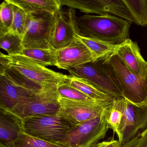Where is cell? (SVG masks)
<instances>
[{
	"label": "cell",
	"instance_id": "cell-26",
	"mask_svg": "<svg viewBox=\"0 0 147 147\" xmlns=\"http://www.w3.org/2000/svg\"><path fill=\"white\" fill-rule=\"evenodd\" d=\"M57 91L59 97L75 101L95 102L94 100L77 89L69 86L67 82L57 86Z\"/></svg>",
	"mask_w": 147,
	"mask_h": 147
},
{
	"label": "cell",
	"instance_id": "cell-31",
	"mask_svg": "<svg viewBox=\"0 0 147 147\" xmlns=\"http://www.w3.org/2000/svg\"><path fill=\"white\" fill-rule=\"evenodd\" d=\"M142 136V139L138 147H147V131L143 132Z\"/></svg>",
	"mask_w": 147,
	"mask_h": 147
},
{
	"label": "cell",
	"instance_id": "cell-12",
	"mask_svg": "<svg viewBox=\"0 0 147 147\" xmlns=\"http://www.w3.org/2000/svg\"><path fill=\"white\" fill-rule=\"evenodd\" d=\"M56 51V67L61 69L67 70L98 61L96 56L77 38L68 46Z\"/></svg>",
	"mask_w": 147,
	"mask_h": 147
},
{
	"label": "cell",
	"instance_id": "cell-1",
	"mask_svg": "<svg viewBox=\"0 0 147 147\" xmlns=\"http://www.w3.org/2000/svg\"><path fill=\"white\" fill-rule=\"evenodd\" d=\"M131 23L109 14H86L76 19L77 35L118 45L129 38Z\"/></svg>",
	"mask_w": 147,
	"mask_h": 147
},
{
	"label": "cell",
	"instance_id": "cell-17",
	"mask_svg": "<svg viewBox=\"0 0 147 147\" xmlns=\"http://www.w3.org/2000/svg\"><path fill=\"white\" fill-rule=\"evenodd\" d=\"M67 83L72 87L80 91L94 100L111 101L114 98L98 89L86 80L68 75Z\"/></svg>",
	"mask_w": 147,
	"mask_h": 147
},
{
	"label": "cell",
	"instance_id": "cell-28",
	"mask_svg": "<svg viewBox=\"0 0 147 147\" xmlns=\"http://www.w3.org/2000/svg\"><path fill=\"white\" fill-rule=\"evenodd\" d=\"M11 62L10 56L1 52L0 54V75H3L6 70L10 67Z\"/></svg>",
	"mask_w": 147,
	"mask_h": 147
},
{
	"label": "cell",
	"instance_id": "cell-19",
	"mask_svg": "<svg viewBox=\"0 0 147 147\" xmlns=\"http://www.w3.org/2000/svg\"><path fill=\"white\" fill-rule=\"evenodd\" d=\"M20 55L30 58L43 67L56 66L57 51L52 49H24Z\"/></svg>",
	"mask_w": 147,
	"mask_h": 147
},
{
	"label": "cell",
	"instance_id": "cell-5",
	"mask_svg": "<svg viewBox=\"0 0 147 147\" xmlns=\"http://www.w3.org/2000/svg\"><path fill=\"white\" fill-rule=\"evenodd\" d=\"M116 76L124 98L135 104L147 103V82L132 73L116 54L103 61Z\"/></svg>",
	"mask_w": 147,
	"mask_h": 147
},
{
	"label": "cell",
	"instance_id": "cell-29",
	"mask_svg": "<svg viewBox=\"0 0 147 147\" xmlns=\"http://www.w3.org/2000/svg\"><path fill=\"white\" fill-rule=\"evenodd\" d=\"M122 144L118 140L113 138L109 141L100 142L92 147H121Z\"/></svg>",
	"mask_w": 147,
	"mask_h": 147
},
{
	"label": "cell",
	"instance_id": "cell-13",
	"mask_svg": "<svg viewBox=\"0 0 147 147\" xmlns=\"http://www.w3.org/2000/svg\"><path fill=\"white\" fill-rule=\"evenodd\" d=\"M116 54L132 73L147 82V62L136 42L128 38L119 45Z\"/></svg>",
	"mask_w": 147,
	"mask_h": 147
},
{
	"label": "cell",
	"instance_id": "cell-2",
	"mask_svg": "<svg viewBox=\"0 0 147 147\" xmlns=\"http://www.w3.org/2000/svg\"><path fill=\"white\" fill-rule=\"evenodd\" d=\"M55 23V14L46 11L27 13L23 38L24 49H51Z\"/></svg>",
	"mask_w": 147,
	"mask_h": 147
},
{
	"label": "cell",
	"instance_id": "cell-16",
	"mask_svg": "<svg viewBox=\"0 0 147 147\" xmlns=\"http://www.w3.org/2000/svg\"><path fill=\"white\" fill-rule=\"evenodd\" d=\"M26 13L46 11L55 14L61 9L60 0H9Z\"/></svg>",
	"mask_w": 147,
	"mask_h": 147
},
{
	"label": "cell",
	"instance_id": "cell-22",
	"mask_svg": "<svg viewBox=\"0 0 147 147\" xmlns=\"http://www.w3.org/2000/svg\"><path fill=\"white\" fill-rule=\"evenodd\" d=\"M3 75H5L17 85L35 93H38L42 92L46 87L49 86H42L36 82H34L33 81L24 76L18 70L11 67H10L8 68Z\"/></svg>",
	"mask_w": 147,
	"mask_h": 147
},
{
	"label": "cell",
	"instance_id": "cell-18",
	"mask_svg": "<svg viewBox=\"0 0 147 147\" xmlns=\"http://www.w3.org/2000/svg\"><path fill=\"white\" fill-rule=\"evenodd\" d=\"M83 42L96 56L98 61H105L116 54L118 45H114L95 39L82 37L78 35L75 37Z\"/></svg>",
	"mask_w": 147,
	"mask_h": 147
},
{
	"label": "cell",
	"instance_id": "cell-30",
	"mask_svg": "<svg viewBox=\"0 0 147 147\" xmlns=\"http://www.w3.org/2000/svg\"><path fill=\"white\" fill-rule=\"evenodd\" d=\"M142 137L141 135L138 136L130 142L123 144L121 147H138Z\"/></svg>",
	"mask_w": 147,
	"mask_h": 147
},
{
	"label": "cell",
	"instance_id": "cell-32",
	"mask_svg": "<svg viewBox=\"0 0 147 147\" xmlns=\"http://www.w3.org/2000/svg\"><path fill=\"white\" fill-rule=\"evenodd\" d=\"M0 147H10L7 146V145L6 144H3L0 143Z\"/></svg>",
	"mask_w": 147,
	"mask_h": 147
},
{
	"label": "cell",
	"instance_id": "cell-9",
	"mask_svg": "<svg viewBox=\"0 0 147 147\" xmlns=\"http://www.w3.org/2000/svg\"><path fill=\"white\" fill-rule=\"evenodd\" d=\"M113 100L86 102L59 97L61 107L57 115L70 123L72 127L76 126L100 117L112 105Z\"/></svg>",
	"mask_w": 147,
	"mask_h": 147
},
{
	"label": "cell",
	"instance_id": "cell-23",
	"mask_svg": "<svg viewBox=\"0 0 147 147\" xmlns=\"http://www.w3.org/2000/svg\"><path fill=\"white\" fill-rule=\"evenodd\" d=\"M0 47L6 51L9 56L21 55L24 49L23 38L11 32L0 37Z\"/></svg>",
	"mask_w": 147,
	"mask_h": 147
},
{
	"label": "cell",
	"instance_id": "cell-3",
	"mask_svg": "<svg viewBox=\"0 0 147 147\" xmlns=\"http://www.w3.org/2000/svg\"><path fill=\"white\" fill-rule=\"evenodd\" d=\"M67 70L71 76L86 80L96 88L114 98H123L116 76L103 61L88 63Z\"/></svg>",
	"mask_w": 147,
	"mask_h": 147
},
{
	"label": "cell",
	"instance_id": "cell-4",
	"mask_svg": "<svg viewBox=\"0 0 147 147\" xmlns=\"http://www.w3.org/2000/svg\"><path fill=\"white\" fill-rule=\"evenodd\" d=\"M22 120L24 132L54 143H61L72 127L57 115L30 117Z\"/></svg>",
	"mask_w": 147,
	"mask_h": 147
},
{
	"label": "cell",
	"instance_id": "cell-24",
	"mask_svg": "<svg viewBox=\"0 0 147 147\" xmlns=\"http://www.w3.org/2000/svg\"><path fill=\"white\" fill-rule=\"evenodd\" d=\"M0 37L10 32L13 22V5L9 0H5L1 4Z\"/></svg>",
	"mask_w": 147,
	"mask_h": 147
},
{
	"label": "cell",
	"instance_id": "cell-15",
	"mask_svg": "<svg viewBox=\"0 0 147 147\" xmlns=\"http://www.w3.org/2000/svg\"><path fill=\"white\" fill-rule=\"evenodd\" d=\"M23 132L22 119L11 112L0 108V143L6 144L12 142Z\"/></svg>",
	"mask_w": 147,
	"mask_h": 147
},
{
	"label": "cell",
	"instance_id": "cell-33",
	"mask_svg": "<svg viewBox=\"0 0 147 147\" xmlns=\"http://www.w3.org/2000/svg\"><path fill=\"white\" fill-rule=\"evenodd\" d=\"M145 131H147V129H146V130H145Z\"/></svg>",
	"mask_w": 147,
	"mask_h": 147
},
{
	"label": "cell",
	"instance_id": "cell-10",
	"mask_svg": "<svg viewBox=\"0 0 147 147\" xmlns=\"http://www.w3.org/2000/svg\"><path fill=\"white\" fill-rule=\"evenodd\" d=\"M9 56L11 60L10 67L42 86L54 85L58 86L67 81L68 75L41 66L23 55Z\"/></svg>",
	"mask_w": 147,
	"mask_h": 147
},
{
	"label": "cell",
	"instance_id": "cell-14",
	"mask_svg": "<svg viewBox=\"0 0 147 147\" xmlns=\"http://www.w3.org/2000/svg\"><path fill=\"white\" fill-rule=\"evenodd\" d=\"M34 94L15 84L5 75H0V108L10 111Z\"/></svg>",
	"mask_w": 147,
	"mask_h": 147
},
{
	"label": "cell",
	"instance_id": "cell-21",
	"mask_svg": "<svg viewBox=\"0 0 147 147\" xmlns=\"http://www.w3.org/2000/svg\"><path fill=\"white\" fill-rule=\"evenodd\" d=\"M6 145L10 147H69L62 144L47 142L23 132L16 140Z\"/></svg>",
	"mask_w": 147,
	"mask_h": 147
},
{
	"label": "cell",
	"instance_id": "cell-7",
	"mask_svg": "<svg viewBox=\"0 0 147 147\" xmlns=\"http://www.w3.org/2000/svg\"><path fill=\"white\" fill-rule=\"evenodd\" d=\"M110 107L100 117L72 127L60 144L69 147H92L99 142L110 129L107 122Z\"/></svg>",
	"mask_w": 147,
	"mask_h": 147
},
{
	"label": "cell",
	"instance_id": "cell-8",
	"mask_svg": "<svg viewBox=\"0 0 147 147\" xmlns=\"http://www.w3.org/2000/svg\"><path fill=\"white\" fill-rule=\"evenodd\" d=\"M118 102L123 113L119 128L123 145L147 129V103L135 104L124 98L118 99Z\"/></svg>",
	"mask_w": 147,
	"mask_h": 147
},
{
	"label": "cell",
	"instance_id": "cell-11",
	"mask_svg": "<svg viewBox=\"0 0 147 147\" xmlns=\"http://www.w3.org/2000/svg\"><path fill=\"white\" fill-rule=\"evenodd\" d=\"M55 27L50 45L59 50L68 46L77 35L76 17L74 9H61L55 13Z\"/></svg>",
	"mask_w": 147,
	"mask_h": 147
},
{
	"label": "cell",
	"instance_id": "cell-6",
	"mask_svg": "<svg viewBox=\"0 0 147 147\" xmlns=\"http://www.w3.org/2000/svg\"><path fill=\"white\" fill-rule=\"evenodd\" d=\"M57 86L51 85L20 103L10 112L24 119L30 117L57 115L60 110Z\"/></svg>",
	"mask_w": 147,
	"mask_h": 147
},
{
	"label": "cell",
	"instance_id": "cell-25",
	"mask_svg": "<svg viewBox=\"0 0 147 147\" xmlns=\"http://www.w3.org/2000/svg\"><path fill=\"white\" fill-rule=\"evenodd\" d=\"M122 117L123 113L119 106L118 99H114L111 106L108 111L107 122L110 129L113 130V134L117 135L119 141L121 143H122V138L119 131V128Z\"/></svg>",
	"mask_w": 147,
	"mask_h": 147
},
{
	"label": "cell",
	"instance_id": "cell-20",
	"mask_svg": "<svg viewBox=\"0 0 147 147\" xmlns=\"http://www.w3.org/2000/svg\"><path fill=\"white\" fill-rule=\"evenodd\" d=\"M123 1L136 24L147 26V0H123Z\"/></svg>",
	"mask_w": 147,
	"mask_h": 147
},
{
	"label": "cell",
	"instance_id": "cell-27",
	"mask_svg": "<svg viewBox=\"0 0 147 147\" xmlns=\"http://www.w3.org/2000/svg\"><path fill=\"white\" fill-rule=\"evenodd\" d=\"M13 12V22L10 32L18 34L23 38L25 31L27 13L20 7L14 5Z\"/></svg>",
	"mask_w": 147,
	"mask_h": 147
}]
</instances>
